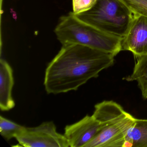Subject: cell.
I'll use <instances>...</instances> for the list:
<instances>
[{"mask_svg":"<svg viewBox=\"0 0 147 147\" xmlns=\"http://www.w3.org/2000/svg\"><path fill=\"white\" fill-rule=\"evenodd\" d=\"M100 123L93 115L65 127L64 135L70 147H85L101 130Z\"/></svg>","mask_w":147,"mask_h":147,"instance_id":"7","label":"cell"},{"mask_svg":"<svg viewBox=\"0 0 147 147\" xmlns=\"http://www.w3.org/2000/svg\"><path fill=\"white\" fill-rule=\"evenodd\" d=\"M62 45L76 44L110 53L122 51V38L105 33L77 18L73 12L60 18L55 30Z\"/></svg>","mask_w":147,"mask_h":147,"instance_id":"2","label":"cell"},{"mask_svg":"<svg viewBox=\"0 0 147 147\" xmlns=\"http://www.w3.org/2000/svg\"><path fill=\"white\" fill-rule=\"evenodd\" d=\"M134 15L147 17V0H120Z\"/></svg>","mask_w":147,"mask_h":147,"instance_id":"13","label":"cell"},{"mask_svg":"<svg viewBox=\"0 0 147 147\" xmlns=\"http://www.w3.org/2000/svg\"><path fill=\"white\" fill-rule=\"evenodd\" d=\"M96 0H72L73 13L75 15L83 13L90 10Z\"/></svg>","mask_w":147,"mask_h":147,"instance_id":"14","label":"cell"},{"mask_svg":"<svg viewBox=\"0 0 147 147\" xmlns=\"http://www.w3.org/2000/svg\"><path fill=\"white\" fill-rule=\"evenodd\" d=\"M123 147H147V119H135Z\"/></svg>","mask_w":147,"mask_h":147,"instance_id":"10","label":"cell"},{"mask_svg":"<svg viewBox=\"0 0 147 147\" xmlns=\"http://www.w3.org/2000/svg\"><path fill=\"white\" fill-rule=\"evenodd\" d=\"M75 15L97 29L121 38L126 34L134 17L120 0H96L90 10Z\"/></svg>","mask_w":147,"mask_h":147,"instance_id":"3","label":"cell"},{"mask_svg":"<svg viewBox=\"0 0 147 147\" xmlns=\"http://www.w3.org/2000/svg\"><path fill=\"white\" fill-rule=\"evenodd\" d=\"M14 85L13 72L9 63L0 60V108L1 111H10L15 107L12 92Z\"/></svg>","mask_w":147,"mask_h":147,"instance_id":"8","label":"cell"},{"mask_svg":"<svg viewBox=\"0 0 147 147\" xmlns=\"http://www.w3.org/2000/svg\"><path fill=\"white\" fill-rule=\"evenodd\" d=\"M135 63L132 74L124 78L128 82L136 81L141 90L142 97L147 99V55L136 57Z\"/></svg>","mask_w":147,"mask_h":147,"instance_id":"11","label":"cell"},{"mask_svg":"<svg viewBox=\"0 0 147 147\" xmlns=\"http://www.w3.org/2000/svg\"><path fill=\"white\" fill-rule=\"evenodd\" d=\"M126 113L117 102L104 100L95 105L92 115L103 127L120 118Z\"/></svg>","mask_w":147,"mask_h":147,"instance_id":"9","label":"cell"},{"mask_svg":"<svg viewBox=\"0 0 147 147\" xmlns=\"http://www.w3.org/2000/svg\"><path fill=\"white\" fill-rule=\"evenodd\" d=\"M121 50L130 51L135 57L147 55V17L134 15L126 34L122 38Z\"/></svg>","mask_w":147,"mask_h":147,"instance_id":"6","label":"cell"},{"mask_svg":"<svg viewBox=\"0 0 147 147\" xmlns=\"http://www.w3.org/2000/svg\"><path fill=\"white\" fill-rule=\"evenodd\" d=\"M110 53L76 44L62 45L45 70L44 85L48 94L76 91L114 64Z\"/></svg>","mask_w":147,"mask_h":147,"instance_id":"1","label":"cell"},{"mask_svg":"<svg viewBox=\"0 0 147 147\" xmlns=\"http://www.w3.org/2000/svg\"><path fill=\"white\" fill-rule=\"evenodd\" d=\"M16 139L24 147H69L64 135L57 132L52 121L44 122L36 127H25Z\"/></svg>","mask_w":147,"mask_h":147,"instance_id":"4","label":"cell"},{"mask_svg":"<svg viewBox=\"0 0 147 147\" xmlns=\"http://www.w3.org/2000/svg\"><path fill=\"white\" fill-rule=\"evenodd\" d=\"M25 127L2 116H0V132L1 136L7 140L16 138L24 130Z\"/></svg>","mask_w":147,"mask_h":147,"instance_id":"12","label":"cell"},{"mask_svg":"<svg viewBox=\"0 0 147 147\" xmlns=\"http://www.w3.org/2000/svg\"><path fill=\"white\" fill-rule=\"evenodd\" d=\"M135 118L130 113L102 127L93 140L85 147H123Z\"/></svg>","mask_w":147,"mask_h":147,"instance_id":"5","label":"cell"}]
</instances>
